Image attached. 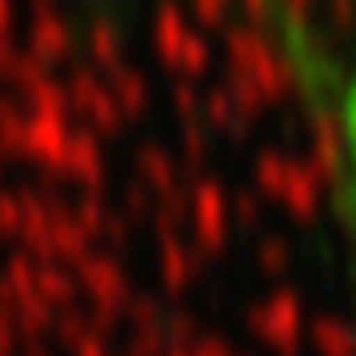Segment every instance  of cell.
Here are the masks:
<instances>
[{"instance_id": "1", "label": "cell", "mask_w": 356, "mask_h": 356, "mask_svg": "<svg viewBox=\"0 0 356 356\" xmlns=\"http://www.w3.org/2000/svg\"><path fill=\"white\" fill-rule=\"evenodd\" d=\"M341 143H344V166H348V191H353V206H356V64L341 99Z\"/></svg>"}]
</instances>
